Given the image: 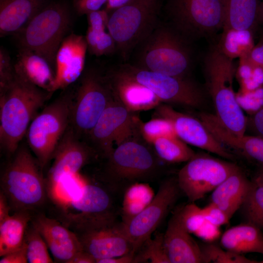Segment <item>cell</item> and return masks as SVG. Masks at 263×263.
<instances>
[{"mask_svg":"<svg viewBox=\"0 0 263 263\" xmlns=\"http://www.w3.org/2000/svg\"><path fill=\"white\" fill-rule=\"evenodd\" d=\"M52 94L15 72L12 81L0 92V145L2 150L10 155L15 152L38 110Z\"/></svg>","mask_w":263,"mask_h":263,"instance_id":"obj_1","label":"cell"},{"mask_svg":"<svg viewBox=\"0 0 263 263\" xmlns=\"http://www.w3.org/2000/svg\"><path fill=\"white\" fill-rule=\"evenodd\" d=\"M0 176V190L15 212L33 211L48 193L43 169L29 149L19 145Z\"/></svg>","mask_w":263,"mask_h":263,"instance_id":"obj_2","label":"cell"},{"mask_svg":"<svg viewBox=\"0 0 263 263\" xmlns=\"http://www.w3.org/2000/svg\"><path fill=\"white\" fill-rule=\"evenodd\" d=\"M233 60L215 46L206 57L204 72L215 116L227 130L241 136L245 134L246 130L247 117L234 91L233 80L236 69Z\"/></svg>","mask_w":263,"mask_h":263,"instance_id":"obj_3","label":"cell"},{"mask_svg":"<svg viewBox=\"0 0 263 263\" xmlns=\"http://www.w3.org/2000/svg\"><path fill=\"white\" fill-rule=\"evenodd\" d=\"M186 38L176 30L157 26L140 44L141 68L169 75L185 77L192 64Z\"/></svg>","mask_w":263,"mask_h":263,"instance_id":"obj_4","label":"cell"},{"mask_svg":"<svg viewBox=\"0 0 263 263\" xmlns=\"http://www.w3.org/2000/svg\"><path fill=\"white\" fill-rule=\"evenodd\" d=\"M106 158L103 180L114 191L151 181L159 171V159L154 151L131 138L117 145Z\"/></svg>","mask_w":263,"mask_h":263,"instance_id":"obj_5","label":"cell"},{"mask_svg":"<svg viewBox=\"0 0 263 263\" xmlns=\"http://www.w3.org/2000/svg\"><path fill=\"white\" fill-rule=\"evenodd\" d=\"M71 22L67 5L53 2L47 3L15 36L19 47L30 49L42 56L54 69L56 53Z\"/></svg>","mask_w":263,"mask_h":263,"instance_id":"obj_6","label":"cell"},{"mask_svg":"<svg viewBox=\"0 0 263 263\" xmlns=\"http://www.w3.org/2000/svg\"><path fill=\"white\" fill-rule=\"evenodd\" d=\"M162 6V0H130L113 10L107 29L123 58L127 59L157 26Z\"/></svg>","mask_w":263,"mask_h":263,"instance_id":"obj_7","label":"cell"},{"mask_svg":"<svg viewBox=\"0 0 263 263\" xmlns=\"http://www.w3.org/2000/svg\"><path fill=\"white\" fill-rule=\"evenodd\" d=\"M74 97L70 92L60 96L37 114L27 131L28 146L43 169L70 125Z\"/></svg>","mask_w":263,"mask_h":263,"instance_id":"obj_8","label":"cell"},{"mask_svg":"<svg viewBox=\"0 0 263 263\" xmlns=\"http://www.w3.org/2000/svg\"><path fill=\"white\" fill-rule=\"evenodd\" d=\"M166 6L175 30L186 38L207 37L223 30V0H168Z\"/></svg>","mask_w":263,"mask_h":263,"instance_id":"obj_9","label":"cell"},{"mask_svg":"<svg viewBox=\"0 0 263 263\" xmlns=\"http://www.w3.org/2000/svg\"><path fill=\"white\" fill-rule=\"evenodd\" d=\"M113 99L106 76L94 70L87 71L82 76L73 99L70 126L79 136L88 134Z\"/></svg>","mask_w":263,"mask_h":263,"instance_id":"obj_10","label":"cell"},{"mask_svg":"<svg viewBox=\"0 0 263 263\" xmlns=\"http://www.w3.org/2000/svg\"><path fill=\"white\" fill-rule=\"evenodd\" d=\"M115 71L149 88L162 102L196 108L203 102L201 89L188 77L164 75L129 64L122 65Z\"/></svg>","mask_w":263,"mask_h":263,"instance_id":"obj_11","label":"cell"},{"mask_svg":"<svg viewBox=\"0 0 263 263\" xmlns=\"http://www.w3.org/2000/svg\"><path fill=\"white\" fill-rule=\"evenodd\" d=\"M239 168L235 164L196 154L179 170L177 181L190 203L203 198Z\"/></svg>","mask_w":263,"mask_h":263,"instance_id":"obj_12","label":"cell"},{"mask_svg":"<svg viewBox=\"0 0 263 263\" xmlns=\"http://www.w3.org/2000/svg\"><path fill=\"white\" fill-rule=\"evenodd\" d=\"M60 221L69 229L117 220L113 200L108 188L87 184L76 197L63 207Z\"/></svg>","mask_w":263,"mask_h":263,"instance_id":"obj_13","label":"cell"},{"mask_svg":"<svg viewBox=\"0 0 263 263\" xmlns=\"http://www.w3.org/2000/svg\"><path fill=\"white\" fill-rule=\"evenodd\" d=\"M181 191L177 178L164 180L150 203L128 223H123L132 244L133 257L161 224L175 204Z\"/></svg>","mask_w":263,"mask_h":263,"instance_id":"obj_14","label":"cell"},{"mask_svg":"<svg viewBox=\"0 0 263 263\" xmlns=\"http://www.w3.org/2000/svg\"><path fill=\"white\" fill-rule=\"evenodd\" d=\"M83 250L99 259L131 254L132 245L123 223L117 220L105 222L76 228Z\"/></svg>","mask_w":263,"mask_h":263,"instance_id":"obj_15","label":"cell"},{"mask_svg":"<svg viewBox=\"0 0 263 263\" xmlns=\"http://www.w3.org/2000/svg\"><path fill=\"white\" fill-rule=\"evenodd\" d=\"M114 97L88 133L94 150L105 158L116 146L129 139L138 120Z\"/></svg>","mask_w":263,"mask_h":263,"instance_id":"obj_16","label":"cell"},{"mask_svg":"<svg viewBox=\"0 0 263 263\" xmlns=\"http://www.w3.org/2000/svg\"><path fill=\"white\" fill-rule=\"evenodd\" d=\"M96 153L93 147L80 140L69 125L55 151L53 164L45 177L47 193L52 194L63 178L76 173Z\"/></svg>","mask_w":263,"mask_h":263,"instance_id":"obj_17","label":"cell"},{"mask_svg":"<svg viewBox=\"0 0 263 263\" xmlns=\"http://www.w3.org/2000/svg\"><path fill=\"white\" fill-rule=\"evenodd\" d=\"M156 114L172 123L176 135L187 144L200 148L229 160L234 156L225 149L200 119L180 113L168 105L156 107Z\"/></svg>","mask_w":263,"mask_h":263,"instance_id":"obj_18","label":"cell"},{"mask_svg":"<svg viewBox=\"0 0 263 263\" xmlns=\"http://www.w3.org/2000/svg\"><path fill=\"white\" fill-rule=\"evenodd\" d=\"M30 223L43 238L56 262L72 263L83 250L76 234L59 220L38 213L32 215Z\"/></svg>","mask_w":263,"mask_h":263,"instance_id":"obj_19","label":"cell"},{"mask_svg":"<svg viewBox=\"0 0 263 263\" xmlns=\"http://www.w3.org/2000/svg\"><path fill=\"white\" fill-rule=\"evenodd\" d=\"M87 50L85 37L72 33L64 38L56 56L53 93L65 89L79 77Z\"/></svg>","mask_w":263,"mask_h":263,"instance_id":"obj_20","label":"cell"},{"mask_svg":"<svg viewBox=\"0 0 263 263\" xmlns=\"http://www.w3.org/2000/svg\"><path fill=\"white\" fill-rule=\"evenodd\" d=\"M106 76L114 97L132 113L156 108L162 102L149 88L115 70Z\"/></svg>","mask_w":263,"mask_h":263,"instance_id":"obj_21","label":"cell"},{"mask_svg":"<svg viewBox=\"0 0 263 263\" xmlns=\"http://www.w3.org/2000/svg\"><path fill=\"white\" fill-rule=\"evenodd\" d=\"M164 243L170 263H204L200 245L182 226L174 214L164 233Z\"/></svg>","mask_w":263,"mask_h":263,"instance_id":"obj_22","label":"cell"},{"mask_svg":"<svg viewBox=\"0 0 263 263\" xmlns=\"http://www.w3.org/2000/svg\"><path fill=\"white\" fill-rule=\"evenodd\" d=\"M252 185L253 182L239 168L212 191L211 203L230 219L243 204Z\"/></svg>","mask_w":263,"mask_h":263,"instance_id":"obj_23","label":"cell"},{"mask_svg":"<svg viewBox=\"0 0 263 263\" xmlns=\"http://www.w3.org/2000/svg\"><path fill=\"white\" fill-rule=\"evenodd\" d=\"M47 3L46 0H0V37L20 31Z\"/></svg>","mask_w":263,"mask_h":263,"instance_id":"obj_24","label":"cell"},{"mask_svg":"<svg viewBox=\"0 0 263 263\" xmlns=\"http://www.w3.org/2000/svg\"><path fill=\"white\" fill-rule=\"evenodd\" d=\"M14 65L17 74L36 86L53 94L55 72L43 57L30 49L19 47Z\"/></svg>","mask_w":263,"mask_h":263,"instance_id":"obj_25","label":"cell"},{"mask_svg":"<svg viewBox=\"0 0 263 263\" xmlns=\"http://www.w3.org/2000/svg\"><path fill=\"white\" fill-rule=\"evenodd\" d=\"M220 244L225 249L236 254L257 253L263 255V231L257 226L246 222L225 231L221 237Z\"/></svg>","mask_w":263,"mask_h":263,"instance_id":"obj_26","label":"cell"},{"mask_svg":"<svg viewBox=\"0 0 263 263\" xmlns=\"http://www.w3.org/2000/svg\"><path fill=\"white\" fill-rule=\"evenodd\" d=\"M208 128L223 145L238 151L244 156L263 166V138L245 134L236 135L227 130L217 120L211 121Z\"/></svg>","mask_w":263,"mask_h":263,"instance_id":"obj_27","label":"cell"},{"mask_svg":"<svg viewBox=\"0 0 263 263\" xmlns=\"http://www.w3.org/2000/svg\"><path fill=\"white\" fill-rule=\"evenodd\" d=\"M223 29L246 30L253 32L260 19L259 0H223Z\"/></svg>","mask_w":263,"mask_h":263,"instance_id":"obj_28","label":"cell"},{"mask_svg":"<svg viewBox=\"0 0 263 263\" xmlns=\"http://www.w3.org/2000/svg\"><path fill=\"white\" fill-rule=\"evenodd\" d=\"M32 216L31 211H17L0 223V257L22 245L26 230Z\"/></svg>","mask_w":263,"mask_h":263,"instance_id":"obj_29","label":"cell"},{"mask_svg":"<svg viewBox=\"0 0 263 263\" xmlns=\"http://www.w3.org/2000/svg\"><path fill=\"white\" fill-rule=\"evenodd\" d=\"M254 45L252 31L227 29L223 30L216 47L226 56L233 59L247 56Z\"/></svg>","mask_w":263,"mask_h":263,"instance_id":"obj_30","label":"cell"},{"mask_svg":"<svg viewBox=\"0 0 263 263\" xmlns=\"http://www.w3.org/2000/svg\"><path fill=\"white\" fill-rule=\"evenodd\" d=\"M154 196L152 189L146 183L133 184L125 191L121 215L122 222L128 223L143 210Z\"/></svg>","mask_w":263,"mask_h":263,"instance_id":"obj_31","label":"cell"},{"mask_svg":"<svg viewBox=\"0 0 263 263\" xmlns=\"http://www.w3.org/2000/svg\"><path fill=\"white\" fill-rule=\"evenodd\" d=\"M151 144L157 156L166 163L188 162L196 154L194 150L177 135L160 137Z\"/></svg>","mask_w":263,"mask_h":263,"instance_id":"obj_32","label":"cell"},{"mask_svg":"<svg viewBox=\"0 0 263 263\" xmlns=\"http://www.w3.org/2000/svg\"><path fill=\"white\" fill-rule=\"evenodd\" d=\"M147 239L133 257L132 263H170L164 243V233Z\"/></svg>","mask_w":263,"mask_h":263,"instance_id":"obj_33","label":"cell"},{"mask_svg":"<svg viewBox=\"0 0 263 263\" xmlns=\"http://www.w3.org/2000/svg\"><path fill=\"white\" fill-rule=\"evenodd\" d=\"M240 208L247 223L263 230V186L253 181L252 187Z\"/></svg>","mask_w":263,"mask_h":263,"instance_id":"obj_34","label":"cell"},{"mask_svg":"<svg viewBox=\"0 0 263 263\" xmlns=\"http://www.w3.org/2000/svg\"><path fill=\"white\" fill-rule=\"evenodd\" d=\"M28 263H52L48 246L39 232L30 224L25 235Z\"/></svg>","mask_w":263,"mask_h":263,"instance_id":"obj_35","label":"cell"},{"mask_svg":"<svg viewBox=\"0 0 263 263\" xmlns=\"http://www.w3.org/2000/svg\"><path fill=\"white\" fill-rule=\"evenodd\" d=\"M89 52L95 56L109 55L116 50L115 42L109 33L88 28L85 36Z\"/></svg>","mask_w":263,"mask_h":263,"instance_id":"obj_36","label":"cell"},{"mask_svg":"<svg viewBox=\"0 0 263 263\" xmlns=\"http://www.w3.org/2000/svg\"><path fill=\"white\" fill-rule=\"evenodd\" d=\"M204 263H257V261L249 259L241 254H236L214 244L200 245Z\"/></svg>","mask_w":263,"mask_h":263,"instance_id":"obj_37","label":"cell"},{"mask_svg":"<svg viewBox=\"0 0 263 263\" xmlns=\"http://www.w3.org/2000/svg\"><path fill=\"white\" fill-rule=\"evenodd\" d=\"M174 214L182 226L190 234L196 233L206 221L202 208L194 203L177 209Z\"/></svg>","mask_w":263,"mask_h":263,"instance_id":"obj_38","label":"cell"},{"mask_svg":"<svg viewBox=\"0 0 263 263\" xmlns=\"http://www.w3.org/2000/svg\"><path fill=\"white\" fill-rule=\"evenodd\" d=\"M139 129L143 138L150 144L161 137L176 135L171 121L160 116L141 123Z\"/></svg>","mask_w":263,"mask_h":263,"instance_id":"obj_39","label":"cell"},{"mask_svg":"<svg viewBox=\"0 0 263 263\" xmlns=\"http://www.w3.org/2000/svg\"><path fill=\"white\" fill-rule=\"evenodd\" d=\"M15 74L14 65L7 52L0 49V92L4 90L12 81Z\"/></svg>","mask_w":263,"mask_h":263,"instance_id":"obj_40","label":"cell"},{"mask_svg":"<svg viewBox=\"0 0 263 263\" xmlns=\"http://www.w3.org/2000/svg\"><path fill=\"white\" fill-rule=\"evenodd\" d=\"M202 211L205 220L217 227L227 223L230 220L223 210L212 203L203 208Z\"/></svg>","mask_w":263,"mask_h":263,"instance_id":"obj_41","label":"cell"},{"mask_svg":"<svg viewBox=\"0 0 263 263\" xmlns=\"http://www.w3.org/2000/svg\"><path fill=\"white\" fill-rule=\"evenodd\" d=\"M87 15L88 27L97 31H104L108 28L110 15L106 10H98Z\"/></svg>","mask_w":263,"mask_h":263,"instance_id":"obj_42","label":"cell"},{"mask_svg":"<svg viewBox=\"0 0 263 263\" xmlns=\"http://www.w3.org/2000/svg\"><path fill=\"white\" fill-rule=\"evenodd\" d=\"M107 0H73L75 9L79 15L99 10Z\"/></svg>","mask_w":263,"mask_h":263,"instance_id":"obj_43","label":"cell"},{"mask_svg":"<svg viewBox=\"0 0 263 263\" xmlns=\"http://www.w3.org/2000/svg\"><path fill=\"white\" fill-rule=\"evenodd\" d=\"M247 129L257 136L263 138V105L249 118H247L246 129Z\"/></svg>","mask_w":263,"mask_h":263,"instance_id":"obj_44","label":"cell"},{"mask_svg":"<svg viewBox=\"0 0 263 263\" xmlns=\"http://www.w3.org/2000/svg\"><path fill=\"white\" fill-rule=\"evenodd\" d=\"M0 263H28L27 256V244L25 241L19 249L7 253L1 257Z\"/></svg>","mask_w":263,"mask_h":263,"instance_id":"obj_45","label":"cell"},{"mask_svg":"<svg viewBox=\"0 0 263 263\" xmlns=\"http://www.w3.org/2000/svg\"><path fill=\"white\" fill-rule=\"evenodd\" d=\"M241 58L245 59L253 65L263 70V38L254 45L247 56Z\"/></svg>","mask_w":263,"mask_h":263,"instance_id":"obj_46","label":"cell"},{"mask_svg":"<svg viewBox=\"0 0 263 263\" xmlns=\"http://www.w3.org/2000/svg\"><path fill=\"white\" fill-rule=\"evenodd\" d=\"M11 210L8 200L4 194L0 191V223L6 219L9 216Z\"/></svg>","mask_w":263,"mask_h":263,"instance_id":"obj_47","label":"cell"},{"mask_svg":"<svg viewBox=\"0 0 263 263\" xmlns=\"http://www.w3.org/2000/svg\"><path fill=\"white\" fill-rule=\"evenodd\" d=\"M133 256L128 254L123 256L104 258L96 261V263H132Z\"/></svg>","mask_w":263,"mask_h":263,"instance_id":"obj_48","label":"cell"},{"mask_svg":"<svg viewBox=\"0 0 263 263\" xmlns=\"http://www.w3.org/2000/svg\"><path fill=\"white\" fill-rule=\"evenodd\" d=\"M72 263H96V260L89 253L82 250L76 255Z\"/></svg>","mask_w":263,"mask_h":263,"instance_id":"obj_49","label":"cell"},{"mask_svg":"<svg viewBox=\"0 0 263 263\" xmlns=\"http://www.w3.org/2000/svg\"><path fill=\"white\" fill-rule=\"evenodd\" d=\"M130 0H107L106 10L109 12L113 11L128 2Z\"/></svg>","mask_w":263,"mask_h":263,"instance_id":"obj_50","label":"cell"},{"mask_svg":"<svg viewBox=\"0 0 263 263\" xmlns=\"http://www.w3.org/2000/svg\"><path fill=\"white\" fill-rule=\"evenodd\" d=\"M254 182L258 184L263 186V166H261V169L258 172Z\"/></svg>","mask_w":263,"mask_h":263,"instance_id":"obj_51","label":"cell"},{"mask_svg":"<svg viewBox=\"0 0 263 263\" xmlns=\"http://www.w3.org/2000/svg\"><path fill=\"white\" fill-rule=\"evenodd\" d=\"M260 19H261L263 22V1L260 5Z\"/></svg>","mask_w":263,"mask_h":263,"instance_id":"obj_52","label":"cell"},{"mask_svg":"<svg viewBox=\"0 0 263 263\" xmlns=\"http://www.w3.org/2000/svg\"><path fill=\"white\" fill-rule=\"evenodd\" d=\"M259 263H263V260H262V261H261V262H260Z\"/></svg>","mask_w":263,"mask_h":263,"instance_id":"obj_53","label":"cell"}]
</instances>
